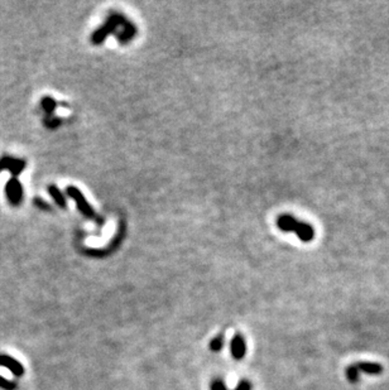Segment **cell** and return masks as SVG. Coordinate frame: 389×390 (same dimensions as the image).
<instances>
[{
  "label": "cell",
  "instance_id": "cell-7",
  "mask_svg": "<svg viewBox=\"0 0 389 390\" xmlns=\"http://www.w3.org/2000/svg\"><path fill=\"white\" fill-rule=\"evenodd\" d=\"M122 28V31L117 32L118 41L122 44H127L128 42L134 38L135 34H137V27H135L134 23H132V22L128 19L127 23H125Z\"/></svg>",
  "mask_w": 389,
  "mask_h": 390
},
{
  "label": "cell",
  "instance_id": "cell-1",
  "mask_svg": "<svg viewBox=\"0 0 389 390\" xmlns=\"http://www.w3.org/2000/svg\"><path fill=\"white\" fill-rule=\"evenodd\" d=\"M277 226L282 231H294L299 236L300 240L304 243H309L315 238V231L311 225L299 221L290 215H282L278 217Z\"/></svg>",
  "mask_w": 389,
  "mask_h": 390
},
{
  "label": "cell",
  "instance_id": "cell-16",
  "mask_svg": "<svg viewBox=\"0 0 389 390\" xmlns=\"http://www.w3.org/2000/svg\"><path fill=\"white\" fill-rule=\"evenodd\" d=\"M34 205H36L37 207H39V209H43V210H50V205L47 204L46 201H43V200L41 199H36L34 200Z\"/></svg>",
  "mask_w": 389,
  "mask_h": 390
},
{
  "label": "cell",
  "instance_id": "cell-6",
  "mask_svg": "<svg viewBox=\"0 0 389 390\" xmlns=\"http://www.w3.org/2000/svg\"><path fill=\"white\" fill-rule=\"evenodd\" d=\"M230 350L231 355H233L234 359L241 360L245 356V352H247V346H245L244 339L240 336V335H235L231 340L230 344Z\"/></svg>",
  "mask_w": 389,
  "mask_h": 390
},
{
  "label": "cell",
  "instance_id": "cell-17",
  "mask_svg": "<svg viewBox=\"0 0 389 390\" xmlns=\"http://www.w3.org/2000/svg\"><path fill=\"white\" fill-rule=\"evenodd\" d=\"M211 390H226V387L221 380H215L211 384Z\"/></svg>",
  "mask_w": 389,
  "mask_h": 390
},
{
  "label": "cell",
  "instance_id": "cell-2",
  "mask_svg": "<svg viewBox=\"0 0 389 390\" xmlns=\"http://www.w3.org/2000/svg\"><path fill=\"white\" fill-rule=\"evenodd\" d=\"M128 18L125 16L120 13H112L109 16V18L107 19L104 26H102L100 28L96 29L95 32L91 36V43L95 44V46H99L105 42V39L108 38V36H110L112 33H117V29L119 27H123L127 23Z\"/></svg>",
  "mask_w": 389,
  "mask_h": 390
},
{
  "label": "cell",
  "instance_id": "cell-15",
  "mask_svg": "<svg viewBox=\"0 0 389 390\" xmlns=\"http://www.w3.org/2000/svg\"><path fill=\"white\" fill-rule=\"evenodd\" d=\"M0 376L4 380H11L13 379V372L9 369H7L6 366H0Z\"/></svg>",
  "mask_w": 389,
  "mask_h": 390
},
{
  "label": "cell",
  "instance_id": "cell-18",
  "mask_svg": "<svg viewBox=\"0 0 389 390\" xmlns=\"http://www.w3.org/2000/svg\"><path fill=\"white\" fill-rule=\"evenodd\" d=\"M235 390H250L249 381H247V380H241V381L238 384V386H236Z\"/></svg>",
  "mask_w": 389,
  "mask_h": 390
},
{
  "label": "cell",
  "instance_id": "cell-13",
  "mask_svg": "<svg viewBox=\"0 0 389 390\" xmlns=\"http://www.w3.org/2000/svg\"><path fill=\"white\" fill-rule=\"evenodd\" d=\"M44 124H46L47 128H50V129H55V128H57L58 125L61 124V119L53 117H46L44 118Z\"/></svg>",
  "mask_w": 389,
  "mask_h": 390
},
{
  "label": "cell",
  "instance_id": "cell-14",
  "mask_svg": "<svg viewBox=\"0 0 389 390\" xmlns=\"http://www.w3.org/2000/svg\"><path fill=\"white\" fill-rule=\"evenodd\" d=\"M224 345V340H223V336H218L215 337L214 340H211L210 342V349L213 350V351H220L221 347H223Z\"/></svg>",
  "mask_w": 389,
  "mask_h": 390
},
{
  "label": "cell",
  "instance_id": "cell-10",
  "mask_svg": "<svg viewBox=\"0 0 389 390\" xmlns=\"http://www.w3.org/2000/svg\"><path fill=\"white\" fill-rule=\"evenodd\" d=\"M41 106L47 114V117H53V113L57 108V103H56L55 99L50 98V96H44L41 100Z\"/></svg>",
  "mask_w": 389,
  "mask_h": 390
},
{
  "label": "cell",
  "instance_id": "cell-9",
  "mask_svg": "<svg viewBox=\"0 0 389 390\" xmlns=\"http://www.w3.org/2000/svg\"><path fill=\"white\" fill-rule=\"evenodd\" d=\"M48 192H50V196L52 197L53 201L56 202L57 206H60L61 209H66L67 207V201H66V197L63 196V193L61 192V189L57 186L52 184V186L48 187Z\"/></svg>",
  "mask_w": 389,
  "mask_h": 390
},
{
  "label": "cell",
  "instance_id": "cell-5",
  "mask_svg": "<svg viewBox=\"0 0 389 390\" xmlns=\"http://www.w3.org/2000/svg\"><path fill=\"white\" fill-rule=\"evenodd\" d=\"M26 160L19 158L11 157V155H3L0 157V171H9L13 177H18L23 173L26 168Z\"/></svg>",
  "mask_w": 389,
  "mask_h": 390
},
{
  "label": "cell",
  "instance_id": "cell-4",
  "mask_svg": "<svg viewBox=\"0 0 389 390\" xmlns=\"http://www.w3.org/2000/svg\"><path fill=\"white\" fill-rule=\"evenodd\" d=\"M6 194L12 206H19L23 201V186L17 177H12L6 186Z\"/></svg>",
  "mask_w": 389,
  "mask_h": 390
},
{
  "label": "cell",
  "instance_id": "cell-3",
  "mask_svg": "<svg viewBox=\"0 0 389 390\" xmlns=\"http://www.w3.org/2000/svg\"><path fill=\"white\" fill-rule=\"evenodd\" d=\"M66 192H67L68 196H70L71 199H72L73 201L76 202V206H77L78 211H80L81 214L83 215V216L87 217V219H91V220L92 219L98 220V221H99L98 222L99 225H104V220H102L98 217L95 210H93L92 206L88 204L87 200H86V197L83 196L82 192H81L80 189L77 188V187L68 186L67 189H66Z\"/></svg>",
  "mask_w": 389,
  "mask_h": 390
},
{
  "label": "cell",
  "instance_id": "cell-8",
  "mask_svg": "<svg viewBox=\"0 0 389 390\" xmlns=\"http://www.w3.org/2000/svg\"><path fill=\"white\" fill-rule=\"evenodd\" d=\"M355 366L358 367L359 371H364L369 375H379L383 371V367L376 362H356Z\"/></svg>",
  "mask_w": 389,
  "mask_h": 390
},
{
  "label": "cell",
  "instance_id": "cell-12",
  "mask_svg": "<svg viewBox=\"0 0 389 390\" xmlns=\"http://www.w3.org/2000/svg\"><path fill=\"white\" fill-rule=\"evenodd\" d=\"M359 370L358 367L355 366V364L351 365V366L348 367V370H346V376H348L349 381L351 382H356L359 380Z\"/></svg>",
  "mask_w": 389,
  "mask_h": 390
},
{
  "label": "cell",
  "instance_id": "cell-11",
  "mask_svg": "<svg viewBox=\"0 0 389 390\" xmlns=\"http://www.w3.org/2000/svg\"><path fill=\"white\" fill-rule=\"evenodd\" d=\"M0 362H3V366H6L7 369L11 370L14 375H21L23 372V367L19 362H17L14 359H11V357H0Z\"/></svg>",
  "mask_w": 389,
  "mask_h": 390
}]
</instances>
